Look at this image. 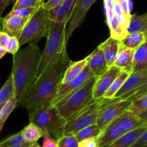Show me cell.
I'll list each match as a JSON object with an SVG mask.
<instances>
[{
  "label": "cell",
  "mask_w": 147,
  "mask_h": 147,
  "mask_svg": "<svg viewBox=\"0 0 147 147\" xmlns=\"http://www.w3.org/2000/svg\"><path fill=\"white\" fill-rule=\"evenodd\" d=\"M127 32L128 33H147V12L142 15H131Z\"/></svg>",
  "instance_id": "23"
},
{
  "label": "cell",
  "mask_w": 147,
  "mask_h": 147,
  "mask_svg": "<svg viewBox=\"0 0 147 147\" xmlns=\"http://www.w3.org/2000/svg\"><path fill=\"white\" fill-rule=\"evenodd\" d=\"M14 0H0V17L7 6Z\"/></svg>",
  "instance_id": "45"
},
{
  "label": "cell",
  "mask_w": 147,
  "mask_h": 147,
  "mask_svg": "<svg viewBox=\"0 0 147 147\" xmlns=\"http://www.w3.org/2000/svg\"><path fill=\"white\" fill-rule=\"evenodd\" d=\"M67 24V22H55L50 20L47 42L42 52L36 79L54 63L62 61L70 63L65 44Z\"/></svg>",
  "instance_id": "3"
},
{
  "label": "cell",
  "mask_w": 147,
  "mask_h": 147,
  "mask_svg": "<svg viewBox=\"0 0 147 147\" xmlns=\"http://www.w3.org/2000/svg\"><path fill=\"white\" fill-rule=\"evenodd\" d=\"M121 69L116 66H112L101 76L96 77V83L93 88V99L99 100L103 98V96L107 92L109 88L120 74Z\"/></svg>",
  "instance_id": "11"
},
{
  "label": "cell",
  "mask_w": 147,
  "mask_h": 147,
  "mask_svg": "<svg viewBox=\"0 0 147 147\" xmlns=\"http://www.w3.org/2000/svg\"><path fill=\"white\" fill-rule=\"evenodd\" d=\"M78 147H99L97 137L86 138L79 141Z\"/></svg>",
  "instance_id": "41"
},
{
  "label": "cell",
  "mask_w": 147,
  "mask_h": 147,
  "mask_svg": "<svg viewBox=\"0 0 147 147\" xmlns=\"http://www.w3.org/2000/svg\"><path fill=\"white\" fill-rule=\"evenodd\" d=\"M146 43L145 33H128L126 37L121 40V43L126 47L136 50Z\"/></svg>",
  "instance_id": "25"
},
{
  "label": "cell",
  "mask_w": 147,
  "mask_h": 147,
  "mask_svg": "<svg viewBox=\"0 0 147 147\" xmlns=\"http://www.w3.org/2000/svg\"><path fill=\"white\" fill-rule=\"evenodd\" d=\"M140 117L142 118H143L144 120H145L147 122V110L145 111L144 112H143V113L140 115Z\"/></svg>",
  "instance_id": "47"
},
{
  "label": "cell",
  "mask_w": 147,
  "mask_h": 147,
  "mask_svg": "<svg viewBox=\"0 0 147 147\" xmlns=\"http://www.w3.org/2000/svg\"><path fill=\"white\" fill-rule=\"evenodd\" d=\"M59 147H78L79 141L75 135H63L57 140Z\"/></svg>",
  "instance_id": "34"
},
{
  "label": "cell",
  "mask_w": 147,
  "mask_h": 147,
  "mask_svg": "<svg viewBox=\"0 0 147 147\" xmlns=\"http://www.w3.org/2000/svg\"><path fill=\"white\" fill-rule=\"evenodd\" d=\"M50 22L48 11L45 10L42 6L30 17L18 37L20 46L47 36Z\"/></svg>",
  "instance_id": "7"
},
{
  "label": "cell",
  "mask_w": 147,
  "mask_h": 147,
  "mask_svg": "<svg viewBox=\"0 0 147 147\" xmlns=\"http://www.w3.org/2000/svg\"><path fill=\"white\" fill-rule=\"evenodd\" d=\"M0 105V112H1V109H2V108H3V105Z\"/></svg>",
  "instance_id": "51"
},
{
  "label": "cell",
  "mask_w": 147,
  "mask_h": 147,
  "mask_svg": "<svg viewBox=\"0 0 147 147\" xmlns=\"http://www.w3.org/2000/svg\"><path fill=\"white\" fill-rule=\"evenodd\" d=\"M11 36L4 31H0V46L6 48Z\"/></svg>",
  "instance_id": "44"
},
{
  "label": "cell",
  "mask_w": 147,
  "mask_h": 147,
  "mask_svg": "<svg viewBox=\"0 0 147 147\" xmlns=\"http://www.w3.org/2000/svg\"><path fill=\"white\" fill-rule=\"evenodd\" d=\"M16 106H17V102L14 95L3 105L2 109L0 112V133L4 127L6 120L14 110Z\"/></svg>",
  "instance_id": "30"
},
{
  "label": "cell",
  "mask_w": 147,
  "mask_h": 147,
  "mask_svg": "<svg viewBox=\"0 0 147 147\" xmlns=\"http://www.w3.org/2000/svg\"><path fill=\"white\" fill-rule=\"evenodd\" d=\"M0 147H2V146H0Z\"/></svg>",
  "instance_id": "55"
},
{
  "label": "cell",
  "mask_w": 147,
  "mask_h": 147,
  "mask_svg": "<svg viewBox=\"0 0 147 147\" xmlns=\"http://www.w3.org/2000/svg\"><path fill=\"white\" fill-rule=\"evenodd\" d=\"M63 1L64 0H47L46 2L43 3L42 7L47 11H50L60 5Z\"/></svg>",
  "instance_id": "42"
},
{
  "label": "cell",
  "mask_w": 147,
  "mask_h": 147,
  "mask_svg": "<svg viewBox=\"0 0 147 147\" xmlns=\"http://www.w3.org/2000/svg\"><path fill=\"white\" fill-rule=\"evenodd\" d=\"M147 144V129L131 147H143Z\"/></svg>",
  "instance_id": "43"
},
{
  "label": "cell",
  "mask_w": 147,
  "mask_h": 147,
  "mask_svg": "<svg viewBox=\"0 0 147 147\" xmlns=\"http://www.w3.org/2000/svg\"><path fill=\"white\" fill-rule=\"evenodd\" d=\"M27 147H42L39 145V144H37V142L32 143V144H30V145Z\"/></svg>",
  "instance_id": "48"
},
{
  "label": "cell",
  "mask_w": 147,
  "mask_h": 147,
  "mask_svg": "<svg viewBox=\"0 0 147 147\" xmlns=\"http://www.w3.org/2000/svg\"><path fill=\"white\" fill-rule=\"evenodd\" d=\"M147 94V81L143 85L139 87L138 89H135L134 92H132L130 95H128L126 99L130 100L131 102H134L136 99H139V98L142 97L144 95H146Z\"/></svg>",
  "instance_id": "36"
},
{
  "label": "cell",
  "mask_w": 147,
  "mask_h": 147,
  "mask_svg": "<svg viewBox=\"0 0 147 147\" xmlns=\"http://www.w3.org/2000/svg\"><path fill=\"white\" fill-rule=\"evenodd\" d=\"M44 0H16L14 1L12 10L26 7H40L42 6Z\"/></svg>",
  "instance_id": "33"
},
{
  "label": "cell",
  "mask_w": 147,
  "mask_h": 147,
  "mask_svg": "<svg viewBox=\"0 0 147 147\" xmlns=\"http://www.w3.org/2000/svg\"><path fill=\"white\" fill-rule=\"evenodd\" d=\"M124 134L123 130L119 125L116 120L109 124L106 128L102 130L101 133L97 136L99 147H105L119 139Z\"/></svg>",
  "instance_id": "16"
},
{
  "label": "cell",
  "mask_w": 147,
  "mask_h": 147,
  "mask_svg": "<svg viewBox=\"0 0 147 147\" xmlns=\"http://www.w3.org/2000/svg\"><path fill=\"white\" fill-rule=\"evenodd\" d=\"M42 147H59V146L57 141H55L48 133H45Z\"/></svg>",
  "instance_id": "39"
},
{
  "label": "cell",
  "mask_w": 147,
  "mask_h": 147,
  "mask_svg": "<svg viewBox=\"0 0 147 147\" xmlns=\"http://www.w3.org/2000/svg\"><path fill=\"white\" fill-rule=\"evenodd\" d=\"M144 45V47H145V48H146V50L147 51V42H146V43H145Z\"/></svg>",
  "instance_id": "50"
},
{
  "label": "cell",
  "mask_w": 147,
  "mask_h": 147,
  "mask_svg": "<svg viewBox=\"0 0 147 147\" xmlns=\"http://www.w3.org/2000/svg\"><path fill=\"white\" fill-rule=\"evenodd\" d=\"M68 63L63 61L55 63L43 71L29 89L22 106L30 112L52 103L61 85Z\"/></svg>",
  "instance_id": "2"
},
{
  "label": "cell",
  "mask_w": 147,
  "mask_h": 147,
  "mask_svg": "<svg viewBox=\"0 0 147 147\" xmlns=\"http://www.w3.org/2000/svg\"><path fill=\"white\" fill-rule=\"evenodd\" d=\"M145 37H146V42H147V33H145Z\"/></svg>",
  "instance_id": "52"
},
{
  "label": "cell",
  "mask_w": 147,
  "mask_h": 147,
  "mask_svg": "<svg viewBox=\"0 0 147 147\" xmlns=\"http://www.w3.org/2000/svg\"><path fill=\"white\" fill-rule=\"evenodd\" d=\"M96 1L97 0H78L66 27L65 37V44L66 47L73 33L81 24L88 11Z\"/></svg>",
  "instance_id": "10"
},
{
  "label": "cell",
  "mask_w": 147,
  "mask_h": 147,
  "mask_svg": "<svg viewBox=\"0 0 147 147\" xmlns=\"http://www.w3.org/2000/svg\"><path fill=\"white\" fill-rule=\"evenodd\" d=\"M30 121L40 127L43 132L48 133L57 140L64 135L67 120L60 115L58 109L52 103L47 104L29 112Z\"/></svg>",
  "instance_id": "4"
},
{
  "label": "cell",
  "mask_w": 147,
  "mask_h": 147,
  "mask_svg": "<svg viewBox=\"0 0 147 147\" xmlns=\"http://www.w3.org/2000/svg\"><path fill=\"white\" fill-rule=\"evenodd\" d=\"M86 58L88 60V65L93 72L96 77L101 76L109 68L103 50L99 46H98Z\"/></svg>",
  "instance_id": "15"
},
{
  "label": "cell",
  "mask_w": 147,
  "mask_h": 147,
  "mask_svg": "<svg viewBox=\"0 0 147 147\" xmlns=\"http://www.w3.org/2000/svg\"><path fill=\"white\" fill-rule=\"evenodd\" d=\"M16 1V0H14V1Z\"/></svg>",
  "instance_id": "54"
},
{
  "label": "cell",
  "mask_w": 147,
  "mask_h": 147,
  "mask_svg": "<svg viewBox=\"0 0 147 147\" xmlns=\"http://www.w3.org/2000/svg\"><path fill=\"white\" fill-rule=\"evenodd\" d=\"M113 99L103 98L95 101L91 105L72 117L66 122L64 135H75L86 127L96 123L98 117L101 110L110 104Z\"/></svg>",
  "instance_id": "6"
},
{
  "label": "cell",
  "mask_w": 147,
  "mask_h": 147,
  "mask_svg": "<svg viewBox=\"0 0 147 147\" xmlns=\"http://www.w3.org/2000/svg\"><path fill=\"white\" fill-rule=\"evenodd\" d=\"M115 1H116V0H103V2H104L105 13H106V22H107L108 26H109V24H110L112 19H113V7Z\"/></svg>",
  "instance_id": "38"
},
{
  "label": "cell",
  "mask_w": 147,
  "mask_h": 147,
  "mask_svg": "<svg viewBox=\"0 0 147 147\" xmlns=\"http://www.w3.org/2000/svg\"><path fill=\"white\" fill-rule=\"evenodd\" d=\"M41 55L40 48L36 43H30L13 55L11 74L17 106L22 105L29 89L35 81Z\"/></svg>",
  "instance_id": "1"
},
{
  "label": "cell",
  "mask_w": 147,
  "mask_h": 147,
  "mask_svg": "<svg viewBox=\"0 0 147 147\" xmlns=\"http://www.w3.org/2000/svg\"><path fill=\"white\" fill-rule=\"evenodd\" d=\"M0 31H1V17H0Z\"/></svg>",
  "instance_id": "49"
},
{
  "label": "cell",
  "mask_w": 147,
  "mask_h": 147,
  "mask_svg": "<svg viewBox=\"0 0 147 147\" xmlns=\"http://www.w3.org/2000/svg\"><path fill=\"white\" fill-rule=\"evenodd\" d=\"M78 0H64L60 5L48 11L50 20L55 22H68Z\"/></svg>",
  "instance_id": "14"
},
{
  "label": "cell",
  "mask_w": 147,
  "mask_h": 147,
  "mask_svg": "<svg viewBox=\"0 0 147 147\" xmlns=\"http://www.w3.org/2000/svg\"><path fill=\"white\" fill-rule=\"evenodd\" d=\"M14 95V81L10 74L7 80L0 89V105L5 104L10 98Z\"/></svg>",
  "instance_id": "29"
},
{
  "label": "cell",
  "mask_w": 147,
  "mask_h": 147,
  "mask_svg": "<svg viewBox=\"0 0 147 147\" xmlns=\"http://www.w3.org/2000/svg\"></svg>",
  "instance_id": "56"
},
{
  "label": "cell",
  "mask_w": 147,
  "mask_h": 147,
  "mask_svg": "<svg viewBox=\"0 0 147 147\" xmlns=\"http://www.w3.org/2000/svg\"><path fill=\"white\" fill-rule=\"evenodd\" d=\"M146 129L147 125H145L134 131L126 133L119 139L105 147H131Z\"/></svg>",
  "instance_id": "20"
},
{
  "label": "cell",
  "mask_w": 147,
  "mask_h": 147,
  "mask_svg": "<svg viewBox=\"0 0 147 147\" xmlns=\"http://www.w3.org/2000/svg\"><path fill=\"white\" fill-rule=\"evenodd\" d=\"M30 144L23 138L21 131L0 141V146L2 147H27Z\"/></svg>",
  "instance_id": "28"
},
{
  "label": "cell",
  "mask_w": 147,
  "mask_h": 147,
  "mask_svg": "<svg viewBox=\"0 0 147 147\" xmlns=\"http://www.w3.org/2000/svg\"><path fill=\"white\" fill-rule=\"evenodd\" d=\"M116 121L124 133L133 131L144 125H147V122L145 120L140 116L134 115L129 111H126L123 115H121L116 119Z\"/></svg>",
  "instance_id": "17"
},
{
  "label": "cell",
  "mask_w": 147,
  "mask_h": 147,
  "mask_svg": "<svg viewBox=\"0 0 147 147\" xmlns=\"http://www.w3.org/2000/svg\"><path fill=\"white\" fill-rule=\"evenodd\" d=\"M147 110V94L142 97L132 102L129 110L134 115L140 116L143 112Z\"/></svg>",
  "instance_id": "32"
},
{
  "label": "cell",
  "mask_w": 147,
  "mask_h": 147,
  "mask_svg": "<svg viewBox=\"0 0 147 147\" xmlns=\"http://www.w3.org/2000/svg\"><path fill=\"white\" fill-rule=\"evenodd\" d=\"M20 46H20L18 37H14V36H11L5 48L7 50V53L14 55L20 50Z\"/></svg>",
  "instance_id": "37"
},
{
  "label": "cell",
  "mask_w": 147,
  "mask_h": 147,
  "mask_svg": "<svg viewBox=\"0 0 147 147\" xmlns=\"http://www.w3.org/2000/svg\"><path fill=\"white\" fill-rule=\"evenodd\" d=\"M131 72L128 71L122 70L120 74L116 78L112 84L111 85L110 87L106 92V94L103 96V98L105 99H113L116 97V94L119 91V89L122 87L123 84L124 82H126V79L130 75Z\"/></svg>",
  "instance_id": "24"
},
{
  "label": "cell",
  "mask_w": 147,
  "mask_h": 147,
  "mask_svg": "<svg viewBox=\"0 0 147 147\" xmlns=\"http://www.w3.org/2000/svg\"><path fill=\"white\" fill-rule=\"evenodd\" d=\"M30 17L18 15L1 17V30L10 36L19 37Z\"/></svg>",
  "instance_id": "13"
},
{
  "label": "cell",
  "mask_w": 147,
  "mask_h": 147,
  "mask_svg": "<svg viewBox=\"0 0 147 147\" xmlns=\"http://www.w3.org/2000/svg\"><path fill=\"white\" fill-rule=\"evenodd\" d=\"M21 133L24 139L29 144L37 142L40 138L44 136L45 134L40 127L32 122L24 127L21 131Z\"/></svg>",
  "instance_id": "22"
},
{
  "label": "cell",
  "mask_w": 147,
  "mask_h": 147,
  "mask_svg": "<svg viewBox=\"0 0 147 147\" xmlns=\"http://www.w3.org/2000/svg\"><path fill=\"white\" fill-rule=\"evenodd\" d=\"M135 50L134 49L126 47L121 43L114 66L120 68L121 70L128 71L131 73Z\"/></svg>",
  "instance_id": "19"
},
{
  "label": "cell",
  "mask_w": 147,
  "mask_h": 147,
  "mask_svg": "<svg viewBox=\"0 0 147 147\" xmlns=\"http://www.w3.org/2000/svg\"><path fill=\"white\" fill-rule=\"evenodd\" d=\"M100 133H101L100 128L98 125L97 123H95L86 127L81 131L78 132L77 133L75 134V135H76L78 141H80L82 140L86 139V138L97 137Z\"/></svg>",
  "instance_id": "31"
},
{
  "label": "cell",
  "mask_w": 147,
  "mask_h": 147,
  "mask_svg": "<svg viewBox=\"0 0 147 147\" xmlns=\"http://www.w3.org/2000/svg\"><path fill=\"white\" fill-rule=\"evenodd\" d=\"M119 1L121 3L123 14H125V16L127 18L131 19V10L132 9V3L131 0H119Z\"/></svg>",
  "instance_id": "40"
},
{
  "label": "cell",
  "mask_w": 147,
  "mask_h": 147,
  "mask_svg": "<svg viewBox=\"0 0 147 147\" xmlns=\"http://www.w3.org/2000/svg\"><path fill=\"white\" fill-rule=\"evenodd\" d=\"M109 27L111 31V37L120 41H121L128 34L127 27L119 22L115 14H113V19L109 24Z\"/></svg>",
  "instance_id": "27"
},
{
  "label": "cell",
  "mask_w": 147,
  "mask_h": 147,
  "mask_svg": "<svg viewBox=\"0 0 147 147\" xmlns=\"http://www.w3.org/2000/svg\"><path fill=\"white\" fill-rule=\"evenodd\" d=\"M121 44V42L120 40L110 37L98 46L103 50L106 62L109 67L114 66L115 61L119 54Z\"/></svg>",
  "instance_id": "18"
},
{
  "label": "cell",
  "mask_w": 147,
  "mask_h": 147,
  "mask_svg": "<svg viewBox=\"0 0 147 147\" xmlns=\"http://www.w3.org/2000/svg\"><path fill=\"white\" fill-rule=\"evenodd\" d=\"M147 81V69L133 71L130 74L128 79L116 94L115 99L117 100L126 99L135 89L140 87Z\"/></svg>",
  "instance_id": "12"
},
{
  "label": "cell",
  "mask_w": 147,
  "mask_h": 147,
  "mask_svg": "<svg viewBox=\"0 0 147 147\" xmlns=\"http://www.w3.org/2000/svg\"><path fill=\"white\" fill-rule=\"evenodd\" d=\"M96 80V77L91 79L68 98L55 105L66 120L68 121L72 117L96 101L93 99V88Z\"/></svg>",
  "instance_id": "5"
},
{
  "label": "cell",
  "mask_w": 147,
  "mask_h": 147,
  "mask_svg": "<svg viewBox=\"0 0 147 147\" xmlns=\"http://www.w3.org/2000/svg\"><path fill=\"white\" fill-rule=\"evenodd\" d=\"M94 77H96V76L91 71V69H90L88 65H87L83 71L77 78L73 79L68 84L60 85L57 92V95H56L55 99H53L52 104L53 105H55L58 102L66 99L70 95H73L74 92H76L82 86H84L89 80Z\"/></svg>",
  "instance_id": "9"
},
{
  "label": "cell",
  "mask_w": 147,
  "mask_h": 147,
  "mask_svg": "<svg viewBox=\"0 0 147 147\" xmlns=\"http://www.w3.org/2000/svg\"><path fill=\"white\" fill-rule=\"evenodd\" d=\"M143 147H147V144H145V145Z\"/></svg>",
  "instance_id": "53"
},
{
  "label": "cell",
  "mask_w": 147,
  "mask_h": 147,
  "mask_svg": "<svg viewBox=\"0 0 147 147\" xmlns=\"http://www.w3.org/2000/svg\"><path fill=\"white\" fill-rule=\"evenodd\" d=\"M87 65V58H85V59L78 61H70L65 71L64 75H63V79H62L61 85L68 84L69 82L77 78L83 71Z\"/></svg>",
  "instance_id": "21"
},
{
  "label": "cell",
  "mask_w": 147,
  "mask_h": 147,
  "mask_svg": "<svg viewBox=\"0 0 147 147\" xmlns=\"http://www.w3.org/2000/svg\"><path fill=\"white\" fill-rule=\"evenodd\" d=\"M131 103V101L128 99L117 100L114 98L110 104L104 107L99 113L96 122L101 131L109 124L129 110Z\"/></svg>",
  "instance_id": "8"
},
{
  "label": "cell",
  "mask_w": 147,
  "mask_h": 147,
  "mask_svg": "<svg viewBox=\"0 0 147 147\" xmlns=\"http://www.w3.org/2000/svg\"><path fill=\"white\" fill-rule=\"evenodd\" d=\"M147 69V51L144 45L135 50L132 72Z\"/></svg>",
  "instance_id": "26"
},
{
  "label": "cell",
  "mask_w": 147,
  "mask_h": 147,
  "mask_svg": "<svg viewBox=\"0 0 147 147\" xmlns=\"http://www.w3.org/2000/svg\"><path fill=\"white\" fill-rule=\"evenodd\" d=\"M7 53V50H6L5 48L0 46V59H1V58H3V56H4V55Z\"/></svg>",
  "instance_id": "46"
},
{
  "label": "cell",
  "mask_w": 147,
  "mask_h": 147,
  "mask_svg": "<svg viewBox=\"0 0 147 147\" xmlns=\"http://www.w3.org/2000/svg\"><path fill=\"white\" fill-rule=\"evenodd\" d=\"M37 7H26V8H20L17 10H11L9 14H7V16H11V15H18L21 17H30L38 9Z\"/></svg>",
  "instance_id": "35"
}]
</instances>
